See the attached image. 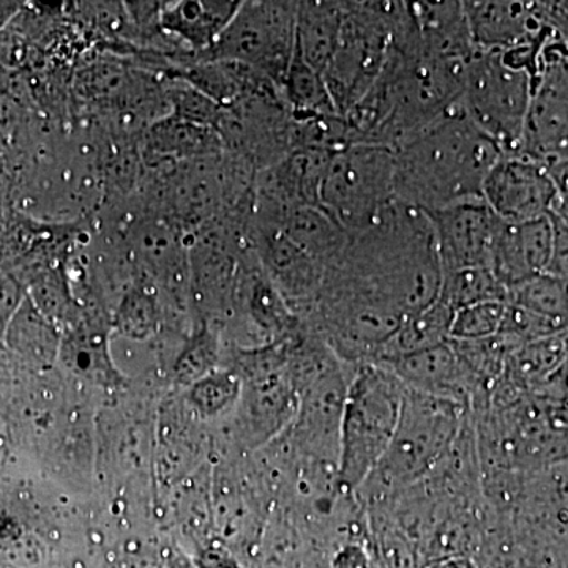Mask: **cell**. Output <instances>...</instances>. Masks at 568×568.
<instances>
[{"label": "cell", "instance_id": "cell-1", "mask_svg": "<svg viewBox=\"0 0 568 568\" xmlns=\"http://www.w3.org/2000/svg\"><path fill=\"white\" fill-rule=\"evenodd\" d=\"M440 284L432 220L395 201L365 230L349 234L320 294L377 305L406 320L435 304Z\"/></svg>", "mask_w": 568, "mask_h": 568}, {"label": "cell", "instance_id": "cell-2", "mask_svg": "<svg viewBox=\"0 0 568 568\" xmlns=\"http://www.w3.org/2000/svg\"><path fill=\"white\" fill-rule=\"evenodd\" d=\"M466 63L426 54L413 32H399L379 80L345 115L355 144H376L395 151L414 134L462 103Z\"/></svg>", "mask_w": 568, "mask_h": 568}, {"label": "cell", "instance_id": "cell-3", "mask_svg": "<svg viewBox=\"0 0 568 568\" xmlns=\"http://www.w3.org/2000/svg\"><path fill=\"white\" fill-rule=\"evenodd\" d=\"M503 155L459 103L395 149V200L425 213L484 200L485 181Z\"/></svg>", "mask_w": 568, "mask_h": 568}, {"label": "cell", "instance_id": "cell-4", "mask_svg": "<svg viewBox=\"0 0 568 568\" xmlns=\"http://www.w3.org/2000/svg\"><path fill=\"white\" fill-rule=\"evenodd\" d=\"M467 410L462 403L406 388L394 439L355 499L376 507L420 484L454 446Z\"/></svg>", "mask_w": 568, "mask_h": 568}, {"label": "cell", "instance_id": "cell-5", "mask_svg": "<svg viewBox=\"0 0 568 568\" xmlns=\"http://www.w3.org/2000/svg\"><path fill=\"white\" fill-rule=\"evenodd\" d=\"M406 387L376 364L355 365L339 428L336 489L353 497L386 455L398 426Z\"/></svg>", "mask_w": 568, "mask_h": 568}, {"label": "cell", "instance_id": "cell-6", "mask_svg": "<svg viewBox=\"0 0 568 568\" xmlns=\"http://www.w3.org/2000/svg\"><path fill=\"white\" fill-rule=\"evenodd\" d=\"M536 84V74L503 51L476 50L463 77V111L504 153H518Z\"/></svg>", "mask_w": 568, "mask_h": 568}, {"label": "cell", "instance_id": "cell-7", "mask_svg": "<svg viewBox=\"0 0 568 568\" xmlns=\"http://www.w3.org/2000/svg\"><path fill=\"white\" fill-rule=\"evenodd\" d=\"M399 2H345L342 33L325 84L342 118L364 100L379 80L390 54Z\"/></svg>", "mask_w": 568, "mask_h": 568}, {"label": "cell", "instance_id": "cell-8", "mask_svg": "<svg viewBox=\"0 0 568 568\" xmlns=\"http://www.w3.org/2000/svg\"><path fill=\"white\" fill-rule=\"evenodd\" d=\"M395 201L392 149L353 144L332 153L321 185L320 205L347 233L365 230Z\"/></svg>", "mask_w": 568, "mask_h": 568}, {"label": "cell", "instance_id": "cell-9", "mask_svg": "<svg viewBox=\"0 0 568 568\" xmlns=\"http://www.w3.org/2000/svg\"><path fill=\"white\" fill-rule=\"evenodd\" d=\"M295 18L297 2H242L216 43L196 58L241 63L282 89L295 55Z\"/></svg>", "mask_w": 568, "mask_h": 568}, {"label": "cell", "instance_id": "cell-10", "mask_svg": "<svg viewBox=\"0 0 568 568\" xmlns=\"http://www.w3.org/2000/svg\"><path fill=\"white\" fill-rule=\"evenodd\" d=\"M518 153L551 173L568 166V59L556 36L545 47Z\"/></svg>", "mask_w": 568, "mask_h": 568}, {"label": "cell", "instance_id": "cell-11", "mask_svg": "<svg viewBox=\"0 0 568 568\" xmlns=\"http://www.w3.org/2000/svg\"><path fill=\"white\" fill-rule=\"evenodd\" d=\"M559 197L551 171L523 153H504L484 185L485 203L506 223L551 216L558 209Z\"/></svg>", "mask_w": 568, "mask_h": 568}, {"label": "cell", "instance_id": "cell-12", "mask_svg": "<svg viewBox=\"0 0 568 568\" xmlns=\"http://www.w3.org/2000/svg\"><path fill=\"white\" fill-rule=\"evenodd\" d=\"M432 220L443 275L488 267L500 220L484 200L426 213Z\"/></svg>", "mask_w": 568, "mask_h": 568}, {"label": "cell", "instance_id": "cell-13", "mask_svg": "<svg viewBox=\"0 0 568 568\" xmlns=\"http://www.w3.org/2000/svg\"><path fill=\"white\" fill-rule=\"evenodd\" d=\"M474 48L508 51L551 39L544 3L463 2Z\"/></svg>", "mask_w": 568, "mask_h": 568}, {"label": "cell", "instance_id": "cell-14", "mask_svg": "<svg viewBox=\"0 0 568 568\" xmlns=\"http://www.w3.org/2000/svg\"><path fill=\"white\" fill-rule=\"evenodd\" d=\"M552 241L555 227L551 216L525 223L500 220L489 268L507 293L511 287L547 272Z\"/></svg>", "mask_w": 568, "mask_h": 568}, {"label": "cell", "instance_id": "cell-15", "mask_svg": "<svg viewBox=\"0 0 568 568\" xmlns=\"http://www.w3.org/2000/svg\"><path fill=\"white\" fill-rule=\"evenodd\" d=\"M242 420L252 443L282 432L298 409V390L286 368L242 381Z\"/></svg>", "mask_w": 568, "mask_h": 568}, {"label": "cell", "instance_id": "cell-16", "mask_svg": "<svg viewBox=\"0 0 568 568\" xmlns=\"http://www.w3.org/2000/svg\"><path fill=\"white\" fill-rule=\"evenodd\" d=\"M241 3L230 0L160 2V29L183 51L204 54L220 39Z\"/></svg>", "mask_w": 568, "mask_h": 568}, {"label": "cell", "instance_id": "cell-17", "mask_svg": "<svg viewBox=\"0 0 568 568\" xmlns=\"http://www.w3.org/2000/svg\"><path fill=\"white\" fill-rule=\"evenodd\" d=\"M414 39L418 47L443 61L467 63L473 39L463 2H409Z\"/></svg>", "mask_w": 568, "mask_h": 568}, {"label": "cell", "instance_id": "cell-18", "mask_svg": "<svg viewBox=\"0 0 568 568\" xmlns=\"http://www.w3.org/2000/svg\"><path fill=\"white\" fill-rule=\"evenodd\" d=\"M59 362L95 386L115 387L123 381L112 358L110 327L97 312L88 310L80 323L65 328Z\"/></svg>", "mask_w": 568, "mask_h": 568}, {"label": "cell", "instance_id": "cell-19", "mask_svg": "<svg viewBox=\"0 0 568 568\" xmlns=\"http://www.w3.org/2000/svg\"><path fill=\"white\" fill-rule=\"evenodd\" d=\"M140 152L145 166H156L222 155L224 145L215 130L170 114L145 130L140 140Z\"/></svg>", "mask_w": 568, "mask_h": 568}, {"label": "cell", "instance_id": "cell-20", "mask_svg": "<svg viewBox=\"0 0 568 568\" xmlns=\"http://www.w3.org/2000/svg\"><path fill=\"white\" fill-rule=\"evenodd\" d=\"M345 2H297L295 50L324 74L342 33Z\"/></svg>", "mask_w": 568, "mask_h": 568}, {"label": "cell", "instance_id": "cell-21", "mask_svg": "<svg viewBox=\"0 0 568 568\" xmlns=\"http://www.w3.org/2000/svg\"><path fill=\"white\" fill-rule=\"evenodd\" d=\"M278 223L287 237L323 265L325 271L338 260L349 241L345 227L320 205L291 209Z\"/></svg>", "mask_w": 568, "mask_h": 568}, {"label": "cell", "instance_id": "cell-22", "mask_svg": "<svg viewBox=\"0 0 568 568\" xmlns=\"http://www.w3.org/2000/svg\"><path fill=\"white\" fill-rule=\"evenodd\" d=\"M7 342L24 361L50 368L59 362L62 331L37 308L31 298H24L11 317L6 331Z\"/></svg>", "mask_w": 568, "mask_h": 568}, {"label": "cell", "instance_id": "cell-23", "mask_svg": "<svg viewBox=\"0 0 568 568\" xmlns=\"http://www.w3.org/2000/svg\"><path fill=\"white\" fill-rule=\"evenodd\" d=\"M163 298L148 280L134 278L112 313V327L130 342H149L163 324Z\"/></svg>", "mask_w": 568, "mask_h": 568}, {"label": "cell", "instance_id": "cell-24", "mask_svg": "<svg viewBox=\"0 0 568 568\" xmlns=\"http://www.w3.org/2000/svg\"><path fill=\"white\" fill-rule=\"evenodd\" d=\"M454 315V310L437 298L428 308L406 317L373 364L444 345L450 339Z\"/></svg>", "mask_w": 568, "mask_h": 568}, {"label": "cell", "instance_id": "cell-25", "mask_svg": "<svg viewBox=\"0 0 568 568\" xmlns=\"http://www.w3.org/2000/svg\"><path fill=\"white\" fill-rule=\"evenodd\" d=\"M282 95L294 119L339 115L332 102L324 74L310 67L295 50L293 62L282 84Z\"/></svg>", "mask_w": 568, "mask_h": 568}, {"label": "cell", "instance_id": "cell-26", "mask_svg": "<svg viewBox=\"0 0 568 568\" xmlns=\"http://www.w3.org/2000/svg\"><path fill=\"white\" fill-rule=\"evenodd\" d=\"M222 355V336L216 325L200 323L186 338L181 353L175 355L174 379L179 386L192 387L219 369Z\"/></svg>", "mask_w": 568, "mask_h": 568}, {"label": "cell", "instance_id": "cell-27", "mask_svg": "<svg viewBox=\"0 0 568 568\" xmlns=\"http://www.w3.org/2000/svg\"><path fill=\"white\" fill-rule=\"evenodd\" d=\"M507 290L503 286L491 268H465L443 275L439 301L450 306L454 312L480 302H507Z\"/></svg>", "mask_w": 568, "mask_h": 568}, {"label": "cell", "instance_id": "cell-28", "mask_svg": "<svg viewBox=\"0 0 568 568\" xmlns=\"http://www.w3.org/2000/svg\"><path fill=\"white\" fill-rule=\"evenodd\" d=\"M507 302L568 328V286L552 275H537L511 287Z\"/></svg>", "mask_w": 568, "mask_h": 568}, {"label": "cell", "instance_id": "cell-29", "mask_svg": "<svg viewBox=\"0 0 568 568\" xmlns=\"http://www.w3.org/2000/svg\"><path fill=\"white\" fill-rule=\"evenodd\" d=\"M242 381L231 368H219L189 387V403L204 418L222 416L241 399Z\"/></svg>", "mask_w": 568, "mask_h": 568}, {"label": "cell", "instance_id": "cell-30", "mask_svg": "<svg viewBox=\"0 0 568 568\" xmlns=\"http://www.w3.org/2000/svg\"><path fill=\"white\" fill-rule=\"evenodd\" d=\"M166 95L170 102L171 115L182 121L197 123L207 129L219 130L224 108L213 102L211 97L197 91L182 78H166Z\"/></svg>", "mask_w": 568, "mask_h": 568}, {"label": "cell", "instance_id": "cell-31", "mask_svg": "<svg viewBox=\"0 0 568 568\" xmlns=\"http://www.w3.org/2000/svg\"><path fill=\"white\" fill-rule=\"evenodd\" d=\"M506 306L507 302L489 301L458 310L452 321L450 339L478 342L499 335Z\"/></svg>", "mask_w": 568, "mask_h": 568}, {"label": "cell", "instance_id": "cell-32", "mask_svg": "<svg viewBox=\"0 0 568 568\" xmlns=\"http://www.w3.org/2000/svg\"><path fill=\"white\" fill-rule=\"evenodd\" d=\"M22 298L20 291L9 280L0 276V332H6L9 327L11 317L14 316L17 310L20 308Z\"/></svg>", "mask_w": 568, "mask_h": 568}, {"label": "cell", "instance_id": "cell-33", "mask_svg": "<svg viewBox=\"0 0 568 568\" xmlns=\"http://www.w3.org/2000/svg\"><path fill=\"white\" fill-rule=\"evenodd\" d=\"M331 568H372L368 555L361 545L349 544L339 549L332 560Z\"/></svg>", "mask_w": 568, "mask_h": 568}, {"label": "cell", "instance_id": "cell-34", "mask_svg": "<svg viewBox=\"0 0 568 568\" xmlns=\"http://www.w3.org/2000/svg\"><path fill=\"white\" fill-rule=\"evenodd\" d=\"M197 568H241V566L230 552L222 548L211 547L201 552Z\"/></svg>", "mask_w": 568, "mask_h": 568}, {"label": "cell", "instance_id": "cell-35", "mask_svg": "<svg viewBox=\"0 0 568 568\" xmlns=\"http://www.w3.org/2000/svg\"><path fill=\"white\" fill-rule=\"evenodd\" d=\"M555 215H558L560 220L568 226V192L560 193L558 209H556Z\"/></svg>", "mask_w": 568, "mask_h": 568}]
</instances>
